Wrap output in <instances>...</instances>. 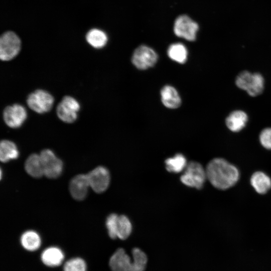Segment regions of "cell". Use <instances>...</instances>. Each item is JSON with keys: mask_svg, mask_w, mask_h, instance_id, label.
I'll return each mask as SVG.
<instances>
[{"mask_svg": "<svg viewBox=\"0 0 271 271\" xmlns=\"http://www.w3.org/2000/svg\"><path fill=\"white\" fill-rule=\"evenodd\" d=\"M250 183L255 191L260 194L266 193L271 188V179L265 173L258 171L252 174Z\"/></svg>", "mask_w": 271, "mask_h": 271, "instance_id": "2e32d148", "label": "cell"}, {"mask_svg": "<svg viewBox=\"0 0 271 271\" xmlns=\"http://www.w3.org/2000/svg\"><path fill=\"white\" fill-rule=\"evenodd\" d=\"M90 187L96 193L104 192L108 187L110 176L107 168L98 166L87 174Z\"/></svg>", "mask_w": 271, "mask_h": 271, "instance_id": "8fae6325", "label": "cell"}, {"mask_svg": "<svg viewBox=\"0 0 271 271\" xmlns=\"http://www.w3.org/2000/svg\"><path fill=\"white\" fill-rule=\"evenodd\" d=\"M165 163L167 170L175 173L184 171L188 164L185 157L181 154H177L172 158H168Z\"/></svg>", "mask_w": 271, "mask_h": 271, "instance_id": "44dd1931", "label": "cell"}, {"mask_svg": "<svg viewBox=\"0 0 271 271\" xmlns=\"http://www.w3.org/2000/svg\"><path fill=\"white\" fill-rule=\"evenodd\" d=\"M21 49V40L13 32H7L0 39V58L9 61L15 58Z\"/></svg>", "mask_w": 271, "mask_h": 271, "instance_id": "8992f818", "label": "cell"}, {"mask_svg": "<svg viewBox=\"0 0 271 271\" xmlns=\"http://www.w3.org/2000/svg\"><path fill=\"white\" fill-rule=\"evenodd\" d=\"M64 259L62 250L57 247H50L45 249L41 254V260L46 265L56 266L59 265Z\"/></svg>", "mask_w": 271, "mask_h": 271, "instance_id": "ac0fdd59", "label": "cell"}, {"mask_svg": "<svg viewBox=\"0 0 271 271\" xmlns=\"http://www.w3.org/2000/svg\"><path fill=\"white\" fill-rule=\"evenodd\" d=\"M180 177L181 182L186 186L201 189L207 179L206 170L200 163L192 161L188 163Z\"/></svg>", "mask_w": 271, "mask_h": 271, "instance_id": "277c9868", "label": "cell"}, {"mask_svg": "<svg viewBox=\"0 0 271 271\" xmlns=\"http://www.w3.org/2000/svg\"><path fill=\"white\" fill-rule=\"evenodd\" d=\"M118 215L115 213L109 214L106 220V226L109 237L112 239L117 237V226Z\"/></svg>", "mask_w": 271, "mask_h": 271, "instance_id": "484cf974", "label": "cell"}, {"mask_svg": "<svg viewBox=\"0 0 271 271\" xmlns=\"http://www.w3.org/2000/svg\"><path fill=\"white\" fill-rule=\"evenodd\" d=\"M87 42L95 48L103 47L107 41L106 35L103 31L96 29L89 31L86 35Z\"/></svg>", "mask_w": 271, "mask_h": 271, "instance_id": "603a6c76", "label": "cell"}, {"mask_svg": "<svg viewBox=\"0 0 271 271\" xmlns=\"http://www.w3.org/2000/svg\"><path fill=\"white\" fill-rule=\"evenodd\" d=\"M40 156L43 165L44 175L50 179L59 177L63 169L62 161L50 149L43 150Z\"/></svg>", "mask_w": 271, "mask_h": 271, "instance_id": "52a82bcc", "label": "cell"}, {"mask_svg": "<svg viewBox=\"0 0 271 271\" xmlns=\"http://www.w3.org/2000/svg\"><path fill=\"white\" fill-rule=\"evenodd\" d=\"M90 187L87 174H79L74 177L69 184L71 196L75 200H83L86 197Z\"/></svg>", "mask_w": 271, "mask_h": 271, "instance_id": "4fadbf2b", "label": "cell"}, {"mask_svg": "<svg viewBox=\"0 0 271 271\" xmlns=\"http://www.w3.org/2000/svg\"><path fill=\"white\" fill-rule=\"evenodd\" d=\"M247 121V115L242 110H235L230 113L226 119V124L232 131L241 130Z\"/></svg>", "mask_w": 271, "mask_h": 271, "instance_id": "e0dca14e", "label": "cell"}, {"mask_svg": "<svg viewBox=\"0 0 271 271\" xmlns=\"http://www.w3.org/2000/svg\"><path fill=\"white\" fill-rule=\"evenodd\" d=\"M161 100L166 107L177 108L181 103V99L177 90L172 86L166 85L161 91Z\"/></svg>", "mask_w": 271, "mask_h": 271, "instance_id": "5bb4252c", "label": "cell"}, {"mask_svg": "<svg viewBox=\"0 0 271 271\" xmlns=\"http://www.w3.org/2000/svg\"><path fill=\"white\" fill-rule=\"evenodd\" d=\"M27 117L25 108L21 104H14L5 107L3 118L6 124L11 128L20 127Z\"/></svg>", "mask_w": 271, "mask_h": 271, "instance_id": "7c38bea8", "label": "cell"}, {"mask_svg": "<svg viewBox=\"0 0 271 271\" xmlns=\"http://www.w3.org/2000/svg\"><path fill=\"white\" fill-rule=\"evenodd\" d=\"M80 107L79 103L74 98L65 96L57 105V114L62 121L66 123H72L77 118V112Z\"/></svg>", "mask_w": 271, "mask_h": 271, "instance_id": "ba28073f", "label": "cell"}, {"mask_svg": "<svg viewBox=\"0 0 271 271\" xmlns=\"http://www.w3.org/2000/svg\"><path fill=\"white\" fill-rule=\"evenodd\" d=\"M131 259L123 248H118L109 259V264L112 271H144L147 263L146 254L138 248L132 250Z\"/></svg>", "mask_w": 271, "mask_h": 271, "instance_id": "7a4b0ae2", "label": "cell"}, {"mask_svg": "<svg viewBox=\"0 0 271 271\" xmlns=\"http://www.w3.org/2000/svg\"><path fill=\"white\" fill-rule=\"evenodd\" d=\"M259 141L264 148L271 150V127L266 128L261 131Z\"/></svg>", "mask_w": 271, "mask_h": 271, "instance_id": "4316f807", "label": "cell"}, {"mask_svg": "<svg viewBox=\"0 0 271 271\" xmlns=\"http://www.w3.org/2000/svg\"><path fill=\"white\" fill-rule=\"evenodd\" d=\"M157 60L158 55L153 49L148 46L141 45L134 50L131 61L137 68L145 70L153 66Z\"/></svg>", "mask_w": 271, "mask_h": 271, "instance_id": "9c48e42d", "label": "cell"}, {"mask_svg": "<svg viewBox=\"0 0 271 271\" xmlns=\"http://www.w3.org/2000/svg\"><path fill=\"white\" fill-rule=\"evenodd\" d=\"M41 238L37 232L28 230L21 237V243L24 248L29 251L38 249L41 245Z\"/></svg>", "mask_w": 271, "mask_h": 271, "instance_id": "ffe728a7", "label": "cell"}, {"mask_svg": "<svg viewBox=\"0 0 271 271\" xmlns=\"http://www.w3.org/2000/svg\"><path fill=\"white\" fill-rule=\"evenodd\" d=\"M205 170L207 179L214 187L221 190L232 187L239 178L237 168L222 158L211 160Z\"/></svg>", "mask_w": 271, "mask_h": 271, "instance_id": "6da1fadb", "label": "cell"}, {"mask_svg": "<svg viewBox=\"0 0 271 271\" xmlns=\"http://www.w3.org/2000/svg\"><path fill=\"white\" fill-rule=\"evenodd\" d=\"M168 55L172 60L183 64L187 60L188 52L184 45L181 43H175L169 46Z\"/></svg>", "mask_w": 271, "mask_h": 271, "instance_id": "7402d4cb", "label": "cell"}, {"mask_svg": "<svg viewBox=\"0 0 271 271\" xmlns=\"http://www.w3.org/2000/svg\"><path fill=\"white\" fill-rule=\"evenodd\" d=\"M54 101L53 96L43 89L36 90L31 93L27 99L28 106L38 113H43L50 110Z\"/></svg>", "mask_w": 271, "mask_h": 271, "instance_id": "5b68a950", "label": "cell"}, {"mask_svg": "<svg viewBox=\"0 0 271 271\" xmlns=\"http://www.w3.org/2000/svg\"><path fill=\"white\" fill-rule=\"evenodd\" d=\"M235 83L238 87L245 90L251 96L260 94L264 88V79L261 75L247 71L241 72L238 75Z\"/></svg>", "mask_w": 271, "mask_h": 271, "instance_id": "3957f363", "label": "cell"}, {"mask_svg": "<svg viewBox=\"0 0 271 271\" xmlns=\"http://www.w3.org/2000/svg\"><path fill=\"white\" fill-rule=\"evenodd\" d=\"M19 156L16 144L9 140H2L0 144V159L3 163L15 160Z\"/></svg>", "mask_w": 271, "mask_h": 271, "instance_id": "d6986e66", "label": "cell"}, {"mask_svg": "<svg viewBox=\"0 0 271 271\" xmlns=\"http://www.w3.org/2000/svg\"><path fill=\"white\" fill-rule=\"evenodd\" d=\"M86 269L84 260L79 257L68 260L64 265V271H86Z\"/></svg>", "mask_w": 271, "mask_h": 271, "instance_id": "d4e9b609", "label": "cell"}, {"mask_svg": "<svg viewBox=\"0 0 271 271\" xmlns=\"http://www.w3.org/2000/svg\"><path fill=\"white\" fill-rule=\"evenodd\" d=\"M27 173L31 177L38 178L44 175V168L40 155L33 154L29 156L25 164Z\"/></svg>", "mask_w": 271, "mask_h": 271, "instance_id": "9a60e30c", "label": "cell"}, {"mask_svg": "<svg viewBox=\"0 0 271 271\" xmlns=\"http://www.w3.org/2000/svg\"><path fill=\"white\" fill-rule=\"evenodd\" d=\"M198 28V24L188 16L181 15L175 22L174 31L177 36L193 41L196 39Z\"/></svg>", "mask_w": 271, "mask_h": 271, "instance_id": "30bf717a", "label": "cell"}, {"mask_svg": "<svg viewBox=\"0 0 271 271\" xmlns=\"http://www.w3.org/2000/svg\"><path fill=\"white\" fill-rule=\"evenodd\" d=\"M132 230V225L128 218L124 215L118 216L117 237L124 240L128 237Z\"/></svg>", "mask_w": 271, "mask_h": 271, "instance_id": "cb8c5ba5", "label": "cell"}]
</instances>
